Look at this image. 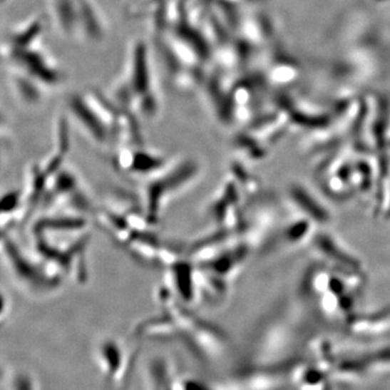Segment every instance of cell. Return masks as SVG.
Here are the masks:
<instances>
[{
	"label": "cell",
	"instance_id": "obj_3",
	"mask_svg": "<svg viewBox=\"0 0 390 390\" xmlns=\"http://www.w3.org/2000/svg\"><path fill=\"white\" fill-rule=\"evenodd\" d=\"M135 356L127 354L114 339H106L97 348V360L102 374L110 383L122 384L131 370Z\"/></svg>",
	"mask_w": 390,
	"mask_h": 390
},
{
	"label": "cell",
	"instance_id": "obj_5",
	"mask_svg": "<svg viewBox=\"0 0 390 390\" xmlns=\"http://www.w3.org/2000/svg\"><path fill=\"white\" fill-rule=\"evenodd\" d=\"M177 386H178V390H222L217 389L203 381L193 379H181L179 383H177Z\"/></svg>",
	"mask_w": 390,
	"mask_h": 390
},
{
	"label": "cell",
	"instance_id": "obj_1",
	"mask_svg": "<svg viewBox=\"0 0 390 390\" xmlns=\"http://www.w3.org/2000/svg\"><path fill=\"white\" fill-rule=\"evenodd\" d=\"M112 101L138 120H154L160 111V91L151 50L135 39L127 50L123 71L112 88Z\"/></svg>",
	"mask_w": 390,
	"mask_h": 390
},
{
	"label": "cell",
	"instance_id": "obj_4",
	"mask_svg": "<svg viewBox=\"0 0 390 390\" xmlns=\"http://www.w3.org/2000/svg\"><path fill=\"white\" fill-rule=\"evenodd\" d=\"M147 381H149V390H178L168 366L160 359H154L150 362Z\"/></svg>",
	"mask_w": 390,
	"mask_h": 390
},
{
	"label": "cell",
	"instance_id": "obj_8",
	"mask_svg": "<svg viewBox=\"0 0 390 390\" xmlns=\"http://www.w3.org/2000/svg\"><path fill=\"white\" fill-rule=\"evenodd\" d=\"M0 376H1V373H0Z\"/></svg>",
	"mask_w": 390,
	"mask_h": 390
},
{
	"label": "cell",
	"instance_id": "obj_9",
	"mask_svg": "<svg viewBox=\"0 0 390 390\" xmlns=\"http://www.w3.org/2000/svg\"><path fill=\"white\" fill-rule=\"evenodd\" d=\"M0 148H1V145H0ZM0 154H1V153H0Z\"/></svg>",
	"mask_w": 390,
	"mask_h": 390
},
{
	"label": "cell",
	"instance_id": "obj_2",
	"mask_svg": "<svg viewBox=\"0 0 390 390\" xmlns=\"http://www.w3.org/2000/svg\"><path fill=\"white\" fill-rule=\"evenodd\" d=\"M199 173V166L192 160L170 162L160 172L145 180L143 212L152 226L168 202L190 187Z\"/></svg>",
	"mask_w": 390,
	"mask_h": 390
},
{
	"label": "cell",
	"instance_id": "obj_7",
	"mask_svg": "<svg viewBox=\"0 0 390 390\" xmlns=\"http://www.w3.org/2000/svg\"><path fill=\"white\" fill-rule=\"evenodd\" d=\"M4 306H5V302H4V298L0 296V314L3 312Z\"/></svg>",
	"mask_w": 390,
	"mask_h": 390
},
{
	"label": "cell",
	"instance_id": "obj_6",
	"mask_svg": "<svg viewBox=\"0 0 390 390\" xmlns=\"http://www.w3.org/2000/svg\"><path fill=\"white\" fill-rule=\"evenodd\" d=\"M16 390H32L30 381L27 379H20L16 384Z\"/></svg>",
	"mask_w": 390,
	"mask_h": 390
}]
</instances>
